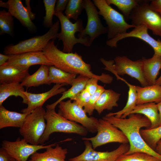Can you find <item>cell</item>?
<instances>
[{
	"label": "cell",
	"mask_w": 161,
	"mask_h": 161,
	"mask_svg": "<svg viewBox=\"0 0 161 161\" xmlns=\"http://www.w3.org/2000/svg\"><path fill=\"white\" fill-rule=\"evenodd\" d=\"M129 116L128 118H122L106 114L102 119L121 130L126 137L129 141V148L125 154L142 152L161 160V155L147 144L140 134L141 128H150V121L145 116L139 114H131Z\"/></svg>",
	"instance_id": "6da1fadb"
},
{
	"label": "cell",
	"mask_w": 161,
	"mask_h": 161,
	"mask_svg": "<svg viewBox=\"0 0 161 161\" xmlns=\"http://www.w3.org/2000/svg\"><path fill=\"white\" fill-rule=\"evenodd\" d=\"M42 51L52 66L63 71L89 78H97L105 83L109 84L113 81V77L109 74L102 73L98 75L94 74L91 70L90 65L86 63L81 56L76 52L67 53L59 50L55 45L54 39L49 41Z\"/></svg>",
	"instance_id": "7a4b0ae2"
},
{
	"label": "cell",
	"mask_w": 161,
	"mask_h": 161,
	"mask_svg": "<svg viewBox=\"0 0 161 161\" xmlns=\"http://www.w3.org/2000/svg\"><path fill=\"white\" fill-rule=\"evenodd\" d=\"M45 118L46 126L40 141V145L44 144L49 140L50 135L54 132L76 134L82 136L87 134L88 131L85 128L61 116L56 112L55 109L46 108Z\"/></svg>",
	"instance_id": "3957f363"
},
{
	"label": "cell",
	"mask_w": 161,
	"mask_h": 161,
	"mask_svg": "<svg viewBox=\"0 0 161 161\" xmlns=\"http://www.w3.org/2000/svg\"><path fill=\"white\" fill-rule=\"evenodd\" d=\"M55 15L58 18L61 24V31L58 33L57 38L63 42V52H72L74 45L78 43L87 47L91 46L88 36L77 38L75 36L76 33L80 32L84 29L82 19L78 18L72 23L62 13H55Z\"/></svg>",
	"instance_id": "277c9868"
},
{
	"label": "cell",
	"mask_w": 161,
	"mask_h": 161,
	"mask_svg": "<svg viewBox=\"0 0 161 161\" xmlns=\"http://www.w3.org/2000/svg\"><path fill=\"white\" fill-rule=\"evenodd\" d=\"M92 1L99 10V15L103 17L107 25L108 40L125 33L128 29L136 27L127 23L123 14L109 5L106 0Z\"/></svg>",
	"instance_id": "5b68a950"
},
{
	"label": "cell",
	"mask_w": 161,
	"mask_h": 161,
	"mask_svg": "<svg viewBox=\"0 0 161 161\" xmlns=\"http://www.w3.org/2000/svg\"><path fill=\"white\" fill-rule=\"evenodd\" d=\"M105 66V69L113 73L117 78L119 75H127L136 79L143 87L148 86L144 76L142 59L135 61L125 56H117L114 61L100 59Z\"/></svg>",
	"instance_id": "8992f818"
},
{
	"label": "cell",
	"mask_w": 161,
	"mask_h": 161,
	"mask_svg": "<svg viewBox=\"0 0 161 161\" xmlns=\"http://www.w3.org/2000/svg\"><path fill=\"white\" fill-rule=\"evenodd\" d=\"M60 22L57 21L44 34L35 36L20 41L15 44L5 47L4 52L5 55H13L26 52L42 51L49 41L57 38Z\"/></svg>",
	"instance_id": "52a82bcc"
},
{
	"label": "cell",
	"mask_w": 161,
	"mask_h": 161,
	"mask_svg": "<svg viewBox=\"0 0 161 161\" xmlns=\"http://www.w3.org/2000/svg\"><path fill=\"white\" fill-rule=\"evenodd\" d=\"M46 110L42 106L37 108L27 117L19 132L28 143L33 145L40 144L45 130Z\"/></svg>",
	"instance_id": "ba28073f"
},
{
	"label": "cell",
	"mask_w": 161,
	"mask_h": 161,
	"mask_svg": "<svg viewBox=\"0 0 161 161\" xmlns=\"http://www.w3.org/2000/svg\"><path fill=\"white\" fill-rule=\"evenodd\" d=\"M131 24L135 27L143 25L151 30L154 35L161 38V16L152 9L147 1H139L129 18Z\"/></svg>",
	"instance_id": "9c48e42d"
},
{
	"label": "cell",
	"mask_w": 161,
	"mask_h": 161,
	"mask_svg": "<svg viewBox=\"0 0 161 161\" xmlns=\"http://www.w3.org/2000/svg\"><path fill=\"white\" fill-rule=\"evenodd\" d=\"M72 101L69 99L59 103L58 113L70 121L80 124L88 131L92 133L97 132L98 119L88 117L83 108Z\"/></svg>",
	"instance_id": "30bf717a"
},
{
	"label": "cell",
	"mask_w": 161,
	"mask_h": 161,
	"mask_svg": "<svg viewBox=\"0 0 161 161\" xmlns=\"http://www.w3.org/2000/svg\"><path fill=\"white\" fill-rule=\"evenodd\" d=\"M97 130V133L95 136L82 139L84 141H90L94 149L98 147L111 143H129L127 138L122 131L102 118L98 119Z\"/></svg>",
	"instance_id": "8fae6325"
},
{
	"label": "cell",
	"mask_w": 161,
	"mask_h": 161,
	"mask_svg": "<svg viewBox=\"0 0 161 161\" xmlns=\"http://www.w3.org/2000/svg\"><path fill=\"white\" fill-rule=\"evenodd\" d=\"M84 8L87 16V21L85 28L78 34L79 38L88 36L91 45L94 41L100 35L107 33V27L102 24L99 17V12L92 1L84 0Z\"/></svg>",
	"instance_id": "7c38bea8"
},
{
	"label": "cell",
	"mask_w": 161,
	"mask_h": 161,
	"mask_svg": "<svg viewBox=\"0 0 161 161\" xmlns=\"http://www.w3.org/2000/svg\"><path fill=\"white\" fill-rule=\"evenodd\" d=\"M55 143L49 145H35L28 143L23 138L18 137L13 142L3 140L2 148L13 158L17 161H27L29 157L40 149H45L57 144Z\"/></svg>",
	"instance_id": "4fadbf2b"
},
{
	"label": "cell",
	"mask_w": 161,
	"mask_h": 161,
	"mask_svg": "<svg viewBox=\"0 0 161 161\" xmlns=\"http://www.w3.org/2000/svg\"><path fill=\"white\" fill-rule=\"evenodd\" d=\"M85 148L82 154L70 158L69 161H115L120 156L127 152L129 145L122 144L117 148L111 151H98L93 148L91 142L84 141Z\"/></svg>",
	"instance_id": "5bb4252c"
},
{
	"label": "cell",
	"mask_w": 161,
	"mask_h": 161,
	"mask_svg": "<svg viewBox=\"0 0 161 161\" xmlns=\"http://www.w3.org/2000/svg\"><path fill=\"white\" fill-rule=\"evenodd\" d=\"M148 30L144 25L137 26L129 32L119 35L113 39L108 40L106 44L111 47H116L118 42L121 40L128 37L136 38L147 43L154 49V54L161 56V40H156L151 36L148 33Z\"/></svg>",
	"instance_id": "9a60e30c"
},
{
	"label": "cell",
	"mask_w": 161,
	"mask_h": 161,
	"mask_svg": "<svg viewBox=\"0 0 161 161\" xmlns=\"http://www.w3.org/2000/svg\"><path fill=\"white\" fill-rule=\"evenodd\" d=\"M65 84H56L50 90L46 92L41 93H33L26 90L24 94L26 95L27 101V108L22 109L23 113L30 114L35 109L43 106L44 103L49 98L57 95L62 93L66 90L63 86Z\"/></svg>",
	"instance_id": "2e32d148"
},
{
	"label": "cell",
	"mask_w": 161,
	"mask_h": 161,
	"mask_svg": "<svg viewBox=\"0 0 161 161\" xmlns=\"http://www.w3.org/2000/svg\"><path fill=\"white\" fill-rule=\"evenodd\" d=\"M7 64L28 67L37 64L52 66L42 51L11 55Z\"/></svg>",
	"instance_id": "e0dca14e"
},
{
	"label": "cell",
	"mask_w": 161,
	"mask_h": 161,
	"mask_svg": "<svg viewBox=\"0 0 161 161\" xmlns=\"http://www.w3.org/2000/svg\"><path fill=\"white\" fill-rule=\"evenodd\" d=\"M30 67L12 65L7 64L0 66L1 84L21 83L30 75Z\"/></svg>",
	"instance_id": "ac0fdd59"
},
{
	"label": "cell",
	"mask_w": 161,
	"mask_h": 161,
	"mask_svg": "<svg viewBox=\"0 0 161 161\" xmlns=\"http://www.w3.org/2000/svg\"><path fill=\"white\" fill-rule=\"evenodd\" d=\"M8 11L18 19L21 24L31 32H34L36 27L31 19L26 7L23 5L21 0H9Z\"/></svg>",
	"instance_id": "d6986e66"
},
{
	"label": "cell",
	"mask_w": 161,
	"mask_h": 161,
	"mask_svg": "<svg viewBox=\"0 0 161 161\" xmlns=\"http://www.w3.org/2000/svg\"><path fill=\"white\" fill-rule=\"evenodd\" d=\"M143 71L148 85H155L161 69V56L154 54L149 58L143 57Z\"/></svg>",
	"instance_id": "ffe728a7"
},
{
	"label": "cell",
	"mask_w": 161,
	"mask_h": 161,
	"mask_svg": "<svg viewBox=\"0 0 161 161\" xmlns=\"http://www.w3.org/2000/svg\"><path fill=\"white\" fill-rule=\"evenodd\" d=\"M137 94L136 105L161 101V86L154 85L144 87L135 86Z\"/></svg>",
	"instance_id": "44dd1931"
},
{
	"label": "cell",
	"mask_w": 161,
	"mask_h": 161,
	"mask_svg": "<svg viewBox=\"0 0 161 161\" xmlns=\"http://www.w3.org/2000/svg\"><path fill=\"white\" fill-rule=\"evenodd\" d=\"M29 114L10 111L2 105L0 106V129L9 127L21 128Z\"/></svg>",
	"instance_id": "7402d4cb"
},
{
	"label": "cell",
	"mask_w": 161,
	"mask_h": 161,
	"mask_svg": "<svg viewBox=\"0 0 161 161\" xmlns=\"http://www.w3.org/2000/svg\"><path fill=\"white\" fill-rule=\"evenodd\" d=\"M50 146L42 153L36 152L32 155L28 161H64L67 153L66 148L57 144L55 147Z\"/></svg>",
	"instance_id": "603a6c76"
},
{
	"label": "cell",
	"mask_w": 161,
	"mask_h": 161,
	"mask_svg": "<svg viewBox=\"0 0 161 161\" xmlns=\"http://www.w3.org/2000/svg\"><path fill=\"white\" fill-rule=\"evenodd\" d=\"M133 114H139L145 116L151 122V126L149 129L154 128L159 126L160 117L157 104L155 103L136 105L129 115Z\"/></svg>",
	"instance_id": "cb8c5ba5"
},
{
	"label": "cell",
	"mask_w": 161,
	"mask_h": 161,
	"mask_svg": "<svg viewBox=\"0 0 161 161\" xmlns=\"http://www.w3.org/2000/svg\"><path fill=\"white\" fill-rule=\"evenodd\" d=\"M120 94L111 89H105L99 97L95 107L99 114L104 110H112L113 108L118 106L117 103Z\"/></svg>",
	"instance_id": "d4e9b609"
},
{
	"label": "cell",
	"mask_w": 161,
	"mask_h": 161,
	"mask_svg": "<svg viewBox=\"0 0 161 161\" xmlns=\"http://www.w3.org/2000/svg\"><path fill=\"white\" fill-rule=\"evenodd\" d=\"M89 78L86 76L79 75L74 79L72 87L69 89L62 93V96L58 100L51 104L47 105L46 108L55 109L56 106L61 101L68 98L71 99L85 89L86 83Z\"/></svg>",
	"instance_id": "484cf974"
},
{
	"label": "cell",
	"mask_w": 161,
	"mask_h": 161,
	"mask_svg": "<svg viewBox=\"0 0 161 161\" xmlns=\"http://www.w3.org/2000/svg\"><path fill=\"white\" fill-rule=\"evenodd\" d=\"M19 83L1 84L0 85V106L8 97L12 96H20L23 100L22 103L27 104V98L24 94L25 91Z\"/></svg>",
	"instance_id": "4316f807"
},
{
	"label": "cell",
	"mask_w": 161,
	"mask_h": 161,
	"mask_svg": "<svg viewBox=\"0 0 161 161\" xmlns=\"http://www.w3.org/2000/svg\"><path fill=\"white\" fill-rule=\"evenodd\" d=\"M49 66L42 65L33 74L27 77L21 84L27 88L43 84L49 85Z\"/></svg>",
	"instance_id": "83f0119b"
},
{
	"label": "cell",
	"mask_w": 161,
	"mask_h": 161,
	"mask_svg": "<svg viewBox=\"0 0 161 161\" xmlns=\"http://www.w3.org/2000/svg\"><path fill=\"white\" fill-rule=\"evenodd\" d=\"M122 80L127 85L129 88L128 100L126 104L122 110L115 112L109 113L106 114L114 115L117 118H125L129 115L130 112L136 105L137 94L135 86L129 83L123 78Z\"/></svg>",
	"instance_id": "f1b7e54d"
},
{
	"label": "cell",
	"mask_w": 161,
	"mask_h": 161,
	"mask_svg": "<svg viewBox=\"0 0 161 161\" xmlns=\"http://www.w3.org/2000/svg\"><path fill=\"white\" fill-rule=\"evenodd\" d=\"M76 75L68 73L54 66L49 67V85L52 83L72 85Z\"/></svg>",
	"instance_id": "f546056e"
},
{
	"label": "cell",
	"mask_w": 161,
	"mask_h": 161,
	"mask_svg": "<svg viewBox=\"0 0 161 161\" xmlns=\"http://www.w3.org/2000/svg\"><path fill=\"white\" fill-rule=\"evenodd\" d=\"M140 132L147 144L154 150L157 143L161 139V125L153 129H141Z\"/></svg>",
	"instance_id": "4dcf8cb0"
},
{
	"label": "cell",
	"mask_w": 161,
	"mask_h": 161,
	"mask_svg": "<svg viewBox=\"0 0 161 161\" xmlns=\"http://www.w3.org/2000/svg\"><path fill=\"white\" fill-rule=\"evenodd\" d=\"M109 5H115L122 13L125 20L129 19L132 10L138 4L139 1L135 0H106Z\"/></svg>",
	"instance_id": "1f68e13d"
},
{
	"label": "cell",
	"mask_w": 161,
	"mask_h": 161,
	"mask_svg": "<svg viewBox=\"0 0 161 161\" xmlns=\"http://www.w3.org/2000/svg\"><path fill=\"white\" fill-rule=\"evenodd\" d=\"M13 16L4 10L0 11V34H7L14 35V25Z\"/></svg>",
	"instance_id": "d6a6232c"
},
{
	"label": "cell",
	"mask_w": 161,
	"mask_h": 161,
	"mask_svg": "<svg viewBox=\"0 0 161 161\" xmlns=\"http://www.w3.org/2000/svg\"><path fill=\"white\" fill-rule=\"evenodd\" d=\"M84 0H69L64 12L65 16L76 21L84 9Z\"/></svg>",
	"instance_id": "836d02e7"
},
{
	"label": "cell",
	"mask_w": 161,
	"mask_h": 161,
	"mask_svg": "<svg viewBox=\"0 0 161 161\" xmlns=\"http://www.w3.org/2000/svg\"><path fill=\"white\" fill-rule=\"evenodd\" d=\"M115 161H161V160L146 153L137 152L122 155Z\"/></svg>",
	"instance_id": "e575fe53"
},
{
	"label": "cell",
	"mask_w": 161,
	"mask_h": 161,
	"mask_svg": "<svg viewBox=\"0 0 161 161\" xmlns=\"http://www.w3.org/2000/svg\"><path fill=\"white\" fill-rule=\"evenodd\" d=\"M57 0H44L43 2L46 11L43 24L46 28H50L53 24L52 18L55 13V8Z\"/></svg>",
	"instance_id": "d590c367"
},
{
	"label": "cell",
	"mask_w": 161,
	"mask_h": 161,
	"mask_svg": "<svg viewBox=\"0 0 161 161\" xmlns=\"http://www.w3.org/2000/svg\"><path fill=\"white\" fill-rule=\"evenodd\" d=\"M105 90L103 86L99 85L97 91L91 95L89 102L83 109L85 112L89 115L91 116L93 114L96 103L101 94Z\"/></svg>",
	"instance_id": "8d00e7d4"
},
{
	"label": "cell",
	"mask_w": 161,
	"mask_h": 161,
	"mask_svg": "<svg viewBox=\"0 0 161 161\" xmlns=\"http://www.w3.org/2000/svg\"><path fill=\"white\" fill-rule=\"evenodd\" d=\"M91 96L89 92L85 89L70 100L75 101L79 106L83 108L88 103Z\"/></svg>",
	"instance_id": "74e56055"
},
{
	"label": "cell",
	"mask_w": 161,
	"mask_h": 161,
	"mask_svg": "<svg viewBox=\"0 0 161 161\" xmlns=\"http://www.w3.org/2000/svg\"><path fill=\"white\" fill-rule=\"evenodd\" d=\"M98 80H100L98 78L92 77L90 78L88 80L85 87L91 95L94 94L97 90L99 85L98 84Z\"/></svg>",
	"instance_id": "f35d334b"
},
{
	"label": "cell",
	"mask_w": 161,
	"mask_h": 161,
	"mask_svg": "<svg viewBox=\"0 0 161 161\" xmlns=\"http://www.w3.org/2000/svg\"><path fill=\"white\" fill-rule=\"evenodd\" d=\"M69 1V0H57L55 8V13H63V12L66 9Z\"/></svg>",
	"instance_id": "ab89813d"
},
{
	"label": "cell",
	"mask_w": 161,
	"mask_h": 161,
	"mask_svg": "<svg viewBox=\"0 0 161 161\" xmlns=\"http://www.w3.org/2000/svg\"><path fill=\"white\" fill-rule=\"evenodd\" d=\"M149 5L152 9L161 16V0H151Z\"/></svg>",
	"instance_id": "60d3db41"
},
{
	"label": "cell",
	"mask_w": 161,
	"mask_h": 161,
	"mask_svg": "<svg viewBox=\"0 0 161 161\" xmlns=\"http://www.w3.org/2000/svg\"><path fill=\"white\" fill-rule=\"evenodd\" d=\"M12 158L2 147L0 148V161H13Z\"/></svg>",
	"instance_id": "b9f144b4"
},
{
	"label": "cell",
	"mask_w": 161,
	"mask_h": 161,
	"mask_svg": "<svg viewBox=\"0 0 161 161\" xmlns=\"http://www.w3.org/2000/svg\"><path fill=\"white\" fill-rule=\"evenodd\" d=\"M10 55L0 54V66H3L7 63L9 59Z\"/></svg>",
	"instance_id": "7bdbcfd3"
},
{
	"label": "cell",
	"mask_w": 161,
	"mask_h": 161,
	"mask_svg": "<svg viewBox=\"0 0 161 161\" xmlns=\"http://www.w3.org/2000/svg\"><path fill=\"white\" fill-rule=\"evenodd\" d=\"M25 3L27 6L26 7L27 10L31 19L32 20L34 19L35 18V14L31 11L30 5V1L28 0H25Z\"/></svg>",
	"instance_id": "ee69618b"
},
{
	"label": "cell",
	"mask_w": 161,
	"mask_h": 161,
	"mask_svg": "<svg viewBox=\"0 0 161 161\" xmlns=\"http://www.w3.org/2000/svg\"><path fill=\"white\" fill-rule=\"evenodd\" d=\"M154 150L161 155V139L157 143Z\"/></svg>",
	"instance_id": "f6af8a7d"
},
{
	"label": "cell",
	"mask_w": 161,
	"mask_h": 161,
	"mask_svg": "<svg viewBox=\"0 0 161 161\" xmlns=\"http://www.w3.org/2000/svg\"><path fill=\"white\" fill-rule=\"evenodd\" d=\"M157 104L160 117L159 126L161 125V101Z\"/></svg>",
	"instance_id": "bcb514c9"
},
{
	"label": "cell",
	"mask_w": 161,
	"mask_h": 161,
	"mask_svg": "<svg viewBox=\"0 0 161 161\" xmlns=\"http://www.w3.org/2000/svg\"><path fill=\"white\" fill-rule=\"evenodd\" d=\"M0 6L1 7H5L7 9L8 8V4L7 2H4L1 0H0Z\"/></svg>",
	"instance_id": "7dc6e473"
},
{
	"label": "cell",
	"mask_w": 161,
	"mask_h": 161,
	"mask_svg": "<svg viewBox=\"0 0 161 161\" xmlns=\"http://www.w3.org/2000/svg\"><path fill=\"white\" fill-rule=\"evenodd\" d=\"M155 84L161 86V74L160 77L157 79Z\"/></svg>",
	"instance_id": "c3c4849f"
},
{
	"label": "cell",
	"mask_w": 161,
	"mask_h": 161,
	"mask_svg": "<svg viewBox=\"0 0 161 161\" xmlns=\"http://www.w3.org/2000/svg\"><path fill=\"white\" fill-rule=\"evenodd\" d=\"M13 161H17L16 160L14 159Z\"/></svg>",
	"instance_id": "681fc988"
},
{
	"label": "cell",
	"mask_w": 161,
	"mask_h": 161,
	"mask_svg": "<svg viewBox=\"0 0 161 161\" xmlns=\"http://www.w3.org/2000/svg\"><path fill=\"white\" fill-rule=\"evenodd\" d=\"M66 161V160H65V161Z\"/></svg>",
	"instance_id": "f907efd6"
}]
</instances>
